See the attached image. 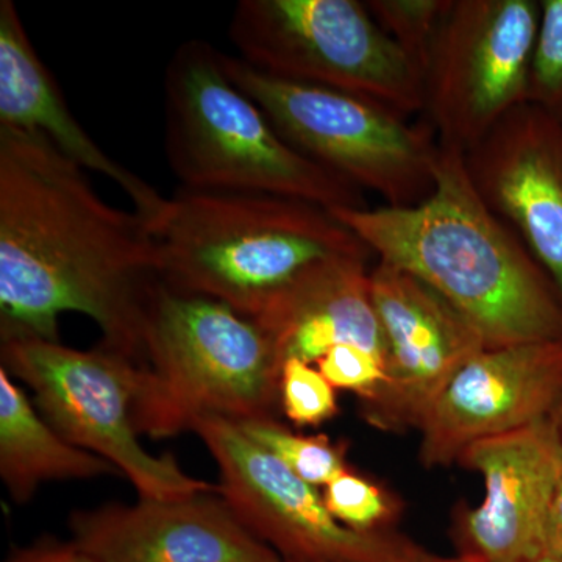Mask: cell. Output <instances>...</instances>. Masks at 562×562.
<instances>
[{"label": "cell", "instance_id": "6da1fadb", "mask_svg": "<svg viewBox=\"0 0 562 562\" xmlns=\"http://www.w3.org/2000/svg\"><path fill=\"white\" fill-rule=\"evenodd\" d=\"M149 225L103 202L85 169L40 135L0 128V336L60 342L61 314L90 317L102 346L144 364L160 286Z\"/></svg>", "mask_w": 562, "mask_h": 562}, {"label": "cell", "instance_id": "7a4b0ae2", "mask_svg": "<svg viewBox=\"0 0 562 562\" xmlns=\"http://www.w3.org/2000/svg\"><path fill=\"white\" fill-rule=\"evenodd\" d=\"M330 211L379 261L442 295L486 347L562 341L560 291L480 198L461 150L439 144L435 188L417 205Z\"/></svg>", "mask_w": 562, "mask_h": 562}, {"label": "cell", "instance_id": "3957f363", "mask_svg": "<svg viewBox=\"0 0 562 562\" xmlns=\"http://www.w3.org/2000/svg\"><path fill=\"white\" fill-rule=\"evenodd\" d=\"M147 225L162 283L257 322L322 262L373 257L330 210L280 195L181 188Z\"/></svg>", "mask_w": 562, "mask_h": 562}, {"label": "cell", "instance_id": "277c9868", "mask_svg": "<svg viewBox=\"0 0 562 562\" xmlns=\"http://www.w3.org/2000/svg\"><path fill=\"white\" fill-rule=\"evenodd\" d=\"M283 361L257 321L225 303L160 283L144 327L135 401L139 435L172 438L205 417H273Z\"/></svg>", "mask_w": 562, "mask_h": 562}, {"label": "cell", "instance_id": "5b68a950", "mask_svg": "<svg viewBox=\"0 0 562 562\" xmlns=\"http://www.w3.org/2000/svg\"><path fill=\"white\" fill-rule=\"evenodd\" d=\"M166 155L184 190L251 192L366 209L361 190L294 149L225 72L222 52L180 44L165 77Z\"/></svg>", "mask_w": 562, "mask_h": 562}, {"label": "cell", "instance_id": "8992f818", "mask_svg": "<svg viewBox=\"0 0 562 562\" xmlns=\"http://www.w3.org/2000/svg\"><path fill=\"white\" fill-rule=\"evenodd\" d=\"M222 65L294 149L358 190L397 209L431 194L439 140L430 122L413 124L372 99L269 76L243 58L222 54Z\"/></svg>", "mask_w": 562, "mask_h": 562}, {"label": "cell", "instance_id": "52a82bcc", "mask_svg": "<svg viewBox=\"0 0 562 562\" xmlns=\"http://www.w3.org/2000/svg\"><path fill=\"white\" fill-rule=\"evenodd\" d=\"M228 35L244 61L279 79L362 95L412 116L424 74L361 0H241Z\"/></svg>", "mask_w": 562, "mask_h": 562}, {"label": "cell", "instance_id": "ba28073f", "mask_svg": "<svg viewBox=\"0 0 562 562\" xmlns=\"http://www.w3.org/2000/svg\"><path fill=\"white\" fill-rule=\"evenodd\" d=\"M2 368L31 387L36 408L74 446L98 454L139 498L176 501L217 486L188 475L172 453L140 446L135 401L143 366L105 346L77 350L38 338L2 339Z\"/></svg>", "mask_w": 562, "mask_h": 562}, {"label": "cell", "instance_id": "9c48e42d", "mask_svg": "<svg viewBox=\"0 0 562 562\" xmlns=\"http://www.w3.org/2000/svg\"><path fill=\"white\" fill-rule=\"evenodd\" d=\"M538 0H452L424 70L425 113L462 154L528 102Z\"/></svg>", "mask_w": 562, "mask_h": 562}, {"label": "cell", "instance_id": "30bf717a", "mask_svg": "<svg viewBox=\"0 0 562 562\" xmlns=\"http://www.w3.org/2000/svg\"><path fill=\"white\" fill-rule=\"evenodd\" d=\"M191 431L220 468L224 501L284 562H422L427 557L398 532L355 531L338 522L319 487L299 479L233 422L205 417Z\"/></svg>", "mask_w": 562, "mask_h": 562}, {"label": "cell", "instance_id": "8fae6325", "mask_svg": "<svg viewBox=\"0 0 562 562\" xmlns=\"http://www.w3.org/2000/svg\"><path fill=\"white\" fill-rule=\"evenodd\" d=\"M371 297L386 349V382L361 401L362 416L380 430L419 428L454 372L486 344L442 295L386 262L371 268Z\"/></svg>", "mask_w": 562, "mask_h": 562}, {"label": "cell", "instance_id": "7c38bea8", "mask_svg": "<svg viewBox=\"0 0 562 562\" xmlns=\"http://www.w3.org/2000/svg\"><path fill=\"white\" fill-rule=\"evenodd\" d=\"M562 397V341L486 347L454 372L425 413L419 460L458 462L472 443L550 417Z\"/></svg>", "mask_w": 562, "mask_h": 562}, {"label": "cell", "instance_id": "4fadbf2b", "mask_svg": "<svg viewBox=\"0 0 562 562\" xmlns=\"http://www.w3.org/2000/svg\"><path fill=\"white\" fill-rule=\"evenodd\" d=\"M480 473L484 498L458 520L461 557L476 562H535L562 475V443L552 420L472 443L458 460Z\"/></svg>", "mask_w": 562, "mask_h": 562}, {"label": "cell", "instance_id": "5bb4252c", "mask_svg": "<svg viewBox=\"0 0 562 562\" xmlns=\"http://www.w3.org/2000/svg\"><path fill=\"white\" fill-rule=\"evenodd\" d=\"M492 213L522 239L562 297V124L527 102L464 154Z\"/></svg>", "mask_w": 562, "mask_h": 562}, {"label": "cell", "instance_id": "9a60e30c", "mask_svg": "<svg viewBox=\"0 0 562 562\" xmlns=\"http://www.w3.org/2000/svg\"><path fill=\"white\" fill-rule=\"evenodd\" d=\"M72 542L99 562H284L216 491L74 512Z\"/></svg>", "mask_w": 562, "mask_h": 562}, {"label": "cell", "instance_id": "2e32d148", "mask_svg": "<svg viewBox=\"0 0 562 562\" xmlns=\"http://www.w3.org/2000/svg\"><path fill=\"white\" fill-rule=\"evenodd\" d=\"M0 128L43 136L81 169L106 177L128 195L147 224L168 202L146 180L109 157L81 127L11 0L0 2Z\"/></svg>", "mask_w": 562, "mask_h": 562}, {"label": "cell", "instance_id": "e0dca14e", "mask_svg": "<svg viewBox=\"0 0 562 562\" xmlns=\"http://www.w3.org/2000/svg\"><path fill=\"white\" fill-rule=\"evenodd\" d=\"M258 324L272 336L281 361L310 364L341 344H355L384 361V339L371 297L369 258L322 262L292 284Z\"/></svg>", "mask_w": 562, "mask_h": 562}, {"label": "cell", "instance_id": "ac0fdd59", "mask_svg": "<svg viewBox=\"0 0 562 562\" xmlns=\"http://www.w3.org/2000/svg\"><path fill=\"white\" fill-rule=\"evenodd\" d=\"M109 461L69 442L0 368V476L16 503L43 483L113 475Z\"/></svg>", "mask_w": 562, "mask_h": 562}, {"label": "cell", "instance_id": "d6986e66", "mask_svg": "<svg viewBox=\"0 0 562 562\" xmlns=\"http://www.w3.org/2000/svg\"><path fill=\"white\" fill-rule=\"evenodd\" d=\"M239 430L279 458L303 482L325 487L342 472L349 471L346 446L327 436H305L290 430L273 417L241 422Z\"/></svg>", "mask_w": 562, "mask_h": 562}, {"label": "cell", "instance_id": "ffe728a7", "mask_svg": "<svg viewBox=\"0 0 562 562\" xmlns=\"http://www.w3.org/2000/svg\"><path fill=\"white\" fill-rule=\"evenodd\" d=\"M364 3L382 31L424 74L452 0H368Z\"/></svg>", "mask_w": 562, "mask_h": 562}, {"label": "cell", "instance_id": "44dd1931", "mask_svg": "<svg viewBox=\"0 0 562 562\" xmlns=\"http://www.w3.org/2000/svg\"><path fill=\"white\" fill-rule=\"evenodd\" d=\"M322 497L335 519L355 531L387 530L397 513L394 498L382 486L350 469L328 483Z\"/></svg>", "mask_w": 562, "mask_h": 562}, {"label": "cell", "instance_id": "7402d4cb", "mask_svg": "<svg viewBox=\"0 0 562 562\" xmlns=\"http://www.w3.org/2000/svg\"><path fill=\"white\" fill-rule=\"evenodd\" d=\"M528 102L562 124V0H541Z\"/></svg>", "mask_w": 562, "mask_h": 562}, {"label": "cell", "instance_id": "603a6c76", "mask_svg": "<svg viewBox=\"0 0 562 562\" xmlns=\"http://www.w3.org/2000/svg\"><path fill=\"white\" fill-rule=\"evenodd\" d=\"M280 406L295 427H319L338 414L336 390L314 364L291 358L280 375Z\"/></svg>", "mask_w": 562, "mask_h": 562}, {"label": "cell", "instance_id": "cb8c5ba5", "mask_svg": "<svg viewBox=\"0 0 562 562\" xmlns=\"http://www.w3.org/2000/svg\"><path fill=\"white\" fill-rule=\"evenodd\" d=\"M316 366L335 390L355 392L361 401L371 398L386 382L382 358L355 344L333 347Z\"/></svg>", "mask_w": 562, "mask_h": 562}, {"label": "cell", "instance_id": "d4e9b609", "mask_svg": "<svg viewBox=\"0 0 562 562\" xmlns=\"http://www.w3.org/2000/svg\"><path fill=\"white\" fill-rule=\"evenodd\" d=\"M7 562H99L79 549L72 541L43 539L27 549L18 550Z\"/></svg>", "mask_w": 562, "mask_h": 562}, {"label": "cell", "instance_id": "484cf974", "mask_svg": "<svg viewBox=\"0 0 562 562\" xmlns=\"http://www.w3.org/2000/svg\"><path fill=\"white\" fill-rule=\"evenodd\" d=\"M543 558L562 562V475L543 530Z\"/></svg>", "mask_w": 562, "mask_h": 562}, {"label": "cell", "instance_id": "4316f807", "mask_svg": "<svg viewBox=\"0 0 562 562\" xmlns=\"http://www.w3.org/2000/svg\"><path fill=\"white\" fill-rule=\"evenodd\" d=\"M549 419L552 420L554 430H557L558 436H560V441L562 443V397L561 401L558 402V405L554 406Z\"/></svg>", "mask_w": 562, "mask_h": 562}, {"label": "cell", "instance_id": "83f0119b", "mask_svg": "<svg viewBox=\"0 0 562 562\" xmlns=\"http://www.w3.org/2000/svg\"><path fill=\"white\" fill-rule=\"evenodd\" d=\"M422 562H476V561L471 560V558L461 557V554H457V557H453V558H443V557H438V554L428 553L427 557H425V560Z\"/></svg>", "mask_w": 562, "mask_h": 562}, {"label": "cell", "instance_id": "f1b7e54d", "mask_svg": "<svg viewBox=\"0 0 562 562\" xmlns=\"http://www.w3.org/2000/svg\"><path fill=\"white\" fill-rule=\"evenodd\" d=\"M535 562H560V561L546 560V558H543V560H538V561H535Z\"/></svg>", "mask_w": 562, "mask_h": 562}]
</instances>
